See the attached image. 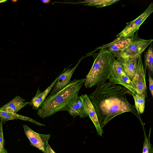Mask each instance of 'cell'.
<instances>
[{
  "label": "cell",
  "instance_id": "obj_1",
  "mask_svg": "<svg viewBox=\"0 0 153 153\" xmlns=\"http://www.w3.org/2000/svg\"><path fill=\"white\" fill-rule=\"evenodd\" d=\"M110 82H102L97 85L95 90L88 97L97 114L102 128L115 117L129 112L139 119L144 129L143 123L134 106L128 102L126 94H130L126 88Z\"/></svg>",
  "mask_w": 153,
  "mask_h": 153
},
{
  "label": "cell",
  "instance_id": "obj_2",
  "mask_svg": "<svg viewBox=\"0 0 153 153\" xmlns=\"http://www.w3.org/2000/svg\"><path fill=\"white\" fill-rule=\"evenodd\" d=\"M85 81V79H74L59 91L45 98L37 108L38 116L43 119L57 112L67 111L70 104L78 96Z\"/></svg>",
  "mask_w": 153,
  "mask_h": 153
},
{
  "label": "cell",
  "instance_id": "obj_3",
  "mask_svg": "<svg viewBox=\"0 0 153 153\" xmlns=\"http://www.w3.org/2000/svg\"><path fill=\"white\" fill-rule=\"evenodd\" d=\"M94 60L92 67L85 79L86 88L99 84L107 79L109 62L106 49H100L94 56Z\"/></svg>",
  "mask_w": 153,
  "mask_h": 153
},
{
  "label": "cell",
  "instance_id": "obj_4",
  "mask_svg": "<svg viewBox=\"0 0 153 153\" xmlns=\"http://www.w3.org/2000/svg\"><path fill=\"white\" fill-rule=\"evenodd\" d=\"M108 54L109 64L107 79L110 82L121 85L126 87L130 81L129 79L114 56L108 51Z\"/></svg>",
  "mask_w": 153,
  "mask_h": 153
},
{
  "label": "cell",
  "instance_id": "obj_5",
  "mask_svg": "<svg viewBox=\"0 0 153 153\" xmlns=\"http://www.w3.org/2000/svg\"><path fill=\"white\" fill-rule=\"evenodd\" d=\"M137 33V32L134 34L131 42L122 51L118 57L137 59L146 48L152 42L153 39H141Z\"/></svg>",
  "mask_w": 153,
  "mask_h": 153
},
{
  "label": "cell",
  "instance_id": "obj_6",
  "mask_svg": "<svg viewBox=\"0 0 153 153\" xmlns=\"http://www.w3.org/2000/svg\"><path fill=\"white\" fill-rule=\"evenodd\" d=\"M153 12V4L152 2L147 9L137 18L128 22L125 28L116 36L117 37L127 38L134 35L140 26Z\"/></svg>",
  "mask_w": 153,
  "mask_h": 153
},
{
  "label": "cell",
  "instance_id": "obj_7",
  "mask_svg": "<svg viewBox=\"0 0 153 153\" xmlns=\"http://www.w3.org/2000/svg\"><path fill=\"white\" fill-rule=\"evenodd\" d=\"M146 71L143 68L141 55L138 58L136 73L131 82L137 93L141 94L147 97Z\"/></svg>",
  "mask_w": 153,
  "mask_h": 153
},
{
  "label": "cell",
  "instance_id": "obj_8",
  "mask_svg": "<svg viewBox=\"0 0 153 153\" xmlns=\"http://www.w3.org/2000/svg\"><path fill=\"white\" fill-rule=\"evenodd\" d=\"M25 134L29 139L30 145L44 152L45 149L51 136L49 134L37 133L26 125L23 126Z\"/></svg>",
  "mask_w": 153,
  "mask_h": 153
},
{
  "label": "cell",
  "instance_id": "obj_9",
  "mask_svg": "<svg viewBox=\"0 0 153 153\" xmlns=\"http://www.w3.org/2000/svg\"><path fill=\"white\" fill-rule=\"evenodd\" d=\"M134 34L129 38L117 37L115 39L110 43L97 47L94 52L99 49L105 48L108 52L113 55L115 57L117 58L119 57L122 51L131 42Z\"/></svg>",
  "mask_w": 153,
  "mask_h": 153
},
{
  "label": "cell",
  "instance_id": "obj_10",
  "mask_svg": "<svg viewBox=\"0 0 153 153\" xmlns=\"http://www.w3.org/2000/svg\"><path fill=\"white\" fill-rule=\"evenodd\" d=\"M83 104L88 116L92 121L97 130L98 134L102 136L103 132L99 122L97 114L93 105L91 102L88 95L85 94L80 96Z\"/></svg>",
  "mask_w": 153,
  "mask_h": 153
},
{
  "label": "cell",
  "instance_id": "obj_11",
  "mask_svg": "<svg viewBox=\"0 0 153 153\" xmlns=\"http://www.w3.org/2000/svg\"><path fill=\"white\" fill-rule=\"evenodd\" d=\"M116 60L121 65L126 75L131 81L136 73L137 65V59L118 57Z\"/></svg>",
  "mask_w": 153,
  "mask_h": 153
},
{
  "label": "cell",
  "instance_id": "obj_12",
  "mask_svg": "<svg viewBox=\"0 0 153 153\" xmlns=\"http://www.w3.org/2000/svg\"><path fill=\"white\" fill-rule=\"evenodd\" d=\"M79 62L74 68L69 69L60 76L54 86L50 95L58 92L70 83L71 78Z\"/></svg>",
  "mask_w": 153,
  "mask_h": 153
},
{
  "label": "cell",
  "instance_id": "obj_13",
  "mask_svg": "<svg viewBox=\"0 0 153 153\" xmlns=\"http://www.w3.org/2000/svg\"><path fill=\"white\" fill-rule=\"evenodd\" d=\"M67 111L74 118L78 115L81 118L88 117L80 96H77L70 104Z\"/></svg>",
  "mask_w": 153,
  "mask_h": 153
},
{
  "label": "cell",
  "instance_id": "obj_14",
  "mask_svg": "<svg viewBox=\"0 0 153 153\" xmlns=\"http://www.w3.org/2000/svg\"><path fill=\"white\" fill-rule=\"evenodd\" d=\"M66 70V69L65 68L63 71L59 75L55 80L43 92H41L39 89V88H38L36 94L32 98L31 101L29 102V104L32 106L33 109L36 110L38 108L54 86L60 76Z\"/></svg>",
  "mask_w": 153,
  "mask_h": 153
},
{
  "label": "cell",
  "instance_id": "obj_15",
  "mask_svg": "<svg viewBox=\"0 0 153 153\" xmlns=\"http://www.w3.org/2000/svg\"><path fill=\"white\" fill-rule=\"evenodd\" d=\"M25 100L19 96H16L7 103L0 108V110L7 112L16 113L19 110L29 102H25Z\"/></svg>",
  "mask_w": 153,
  "mask_h": 153
},
{
  "label": "cell",
  "instance_id": "obj_16",
  "mask_svg": "<svg viewBox=\"0 0 153 153\" xmlns=\"http://www.w3.org/2000/svg\"><path fill=\"white\" fill-rule=\"evenodd\" d=\"M0 117L2 120H9L18 119L25 121H27L34 123L39 126H44L45 125L36 122L35 120L29 117L22 115L0 110Z\"/></svg>",
  "mask_w": 153,
  "mask_h": 153
},
{
  "label": "cell",
  "instance_id": "obj_17",
  "mask_svg": "<svg viewBox=\"0 0 153 153\" xmlns=\"http://www.w3.org/2000/svg\"><path fill=\"white\" fill-rule=\"evenodd\" d=\"M131 95L134 100L136 110L139 114H143L145 108L146 97L140 93Z\"/></svg>",
  "mask_w": 153,
  "mask_h": 153
},
{
  "label": "cell",
  "instance_id": "obj_18",
  "mask_svg": "<svg viewBox=\"0 0 153 153\" xmlns=\"http://www.w3.org/2000/svg\"><path fill=\"white\" fill-rule=\"evenodd\" d=\"M149 46L148 50L145 52L144 54V62L145 66V70L146 71L147 68L148 73L151 75H152L153 73V55L152 47V42Z\"/></svg>",
  "mask_w": 153,
  "mask_h": 153
},
{
  "label": "cell",
  "instance_id": "obj_19",
  "mask_svg": "<svg viewBox=\"0 0 153 153\" xmlns=\"http://www.w3.org/2000/svg\"><path fill=\"white\" fill-rule=\"evenodd\" d=\"M119 1V0H90L85 1L83 3H86L85 5L101 8L108 6Z\"/></svg>",
  "mask_w": 153,
  "mask_h": 153
},
{
  "label": "cell",
  "instance_id": "obj_20",
  "mask_svg": "<svg viewBox=\"0 0 153 153\" xmlns=\"http://www.w3.org/2000/svg\"><path fill=\"white\" fill-rule=\"evenodd\" d=\"M151 129V127L148 138L147 137L146 132L144 130L145 138L142 153H153L152 145L150 143V141Z\"/></svg>",
  "mask_w": 153,
  "mask_h": 153
},
{
  "label": "cell",
  "instance_id": "obj_21",
  "mask_svg": "<svg viewBox=\"0 0 153 153\" xmlns=\"http://www.w3.org/2000/svg\"><path fill=\"white\" fill-rule=\"evenodd\" d=\"M3 120H1L0 123V153L4 148V146L5 142L3 137L2 131Z\"/></svg>",
  "mask_w": 153,
  "mask_h": 153
},
{
  "label": "cell",
  "instance_id": "obj_22",
  "mask_svg": "<svg viewBox=\"0 0 153 153\" xmlns=\"http://www.w3.org/2000/svg\"><path fill=\"white\" fill-rule=\"evenodd\" d=\"M149 89L153 97V80L151 75L148 73Z\"/></svg>",
  "mask_w": 153,
  "mask_h": 153
},
{
  "label": "cell",
  "instance_id": "obj_23",
  "mask_svg": "<svg viewBox=\"0 0 153 153\" xmlns=\"http://www.w3.org/2000/svg\"><path fill=\"white\" fill-rule=\"evenodd\" d=\"M43 152L44 153H56L52 149L48 143Z\"/></svg>",
  "mask_w": 153,
  "mask_h": 153
},
{
  "label": "cell",
  "instance_id": "obj_24",
  "mask_svg": "<svg viewBox=\"0 0 153 153\" xmlns=\"http://www.w3.org/2000/svg\"><path fill=\"white\" fill-rule=\"evenodd\" d=\"M41 1L43 3L47 4L49 3V2L50 1L48 0H41Z\"/></svg>",
  "mask_w": 153,
  "mask_h": 153
},
{
  "label": "cell",
  "instance_id": "obj_25",
  "mask_svg": "<svg viewBox=\"0 0 153 153\" xmlns=\"http://www.w3.org/2000/svg\"><path fill=\"white\" fill-rule=\"evenodd\" d=\"M0 153H7V150L4 148Z\"/></svg>",
  "mask_w": 153,
  "mask_h": 153
}]
</instances>
